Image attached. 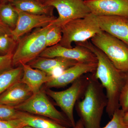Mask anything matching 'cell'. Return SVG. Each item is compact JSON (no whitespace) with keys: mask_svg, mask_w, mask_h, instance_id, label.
Here are the masks:
<instances>
[{"mask_svg":"<svg viewBox=\"0 0 128 128\" xmlns=\"http://www.w3.org/2000/svg\"><path fill=\"white\" fill-rule=\"evenodd\" d=\"M76 44L88 48L97 58V66L94 74L106 90L108 102L105 110L108 116L112 118L115 111L120 108V96L128 79V73L118 70L103 52L88 40Z\"/></svg>","mask_w":128,"mask_h":128,"instance_id":"6da1fadb","label":"cell"},{"mask_svg":"<svg viewBox=\"0 0 128 128\" xmlns=\"http://www.w3.org/2000/svg\"><path fill=\"white\" fill-rule=\"evenodd\" d=\"M94 73L88 75V83L84 95L75 105L84 128H100L102 117L107 105L104 88Z\"/></svg>","mask_w":128,"mask_h":128,"instance_id":"7a4b0ae2","label":"cell"},{"mask_svg":"<svg viewBox=\"0 0 128 128\" xmlns=\"http://www.w3.org/2000/svg\"><path fill=\"white\" fill-rule=\"evenodd\" d=\"M61 28L62 38L58 44L68 48H72L73 42L87 41L102 31L97 16L92 13L82 18L70 21Z\"/></svg>","mask_w":128,"mask_h":128,"instance_id":"3957f363","label":"cell"},{"mask_svg":"<svg viewBox=\"0 0 128 128\" xmlns=\"http://www.w3.org/2000/svg\"><path fill=\"white\" fill-rule=\"evenodd\" d=\"M50 27L49 24L36 28L30 34L19 39L13 54L12 66L17 67L22 64H28L39 57L47 48L46 35Z\"/></svg>","mask_w":128,"mask_h":128,"instance_id":"277c9868","label":"cell"},{"mask_svg":"<svg viewBox=\"0 0 128 128\" xmlns=\"http://www.w3.org/2000/svg\"><path fill=\"white\" fill-rule=\"evenodd\" d=\"M118 70L128 73V46L106 32L102 31L91 38Z\"/></svg>","mask_w":128,"mask_h":128,"instance_id":"5b68a950","label":"cell"},{"mask_svg":"<svg viewBox=\"0 0 128 128\" xmlns=\"http://www.w3.org/2000/svg\"><path fill=\"white\" fill-rule=\"evenodd\" d=\"M88 83V76L84 75L72 82L71 86L66 90L55 91L47 88L45 91L60 108L73 128L76 124L73 113L74 107L77 101L84 95Z\"/></svg>","mask_w":128,"mask_h":128,"instance_id":"8992f818","label":"cell"},{"mask_svg":"<svg viewBox=\"0 0 128 128\" xmlns=\"http://www.w3.org/2000/svg\"><path fill=\"white\" fill-rule=\"evenodd\" d=\"M14 108L18 111L45 117L64 126L73 128L65 115L56 108L42 89Z\"/></svg>","mask_w":128,"mask_h":128,"instance_id":"52a82bcc","label":"cell"},{"mask_svg":"<svg viewBox=\"0 0 128 128\" xmlns=\"http://www.w3.org/2000/svg\"><path fill=\"white\" fill-rule=\"evenodd\" d=\"M44 4L57 10L58 16L50 24L61 27L70 21L84 17L91 13L83 0H44Z\"/></svg>","mask_w":128,"mask_h":128,"instance_id":"ba28073f","label":"cell"},{"mask_svg":"<svg viewBox=\"0 0 128 128\" xmlns=\"http://www.w3.org/2000/svg\"><path fill=\"white\" fill-rule=\"evenodd\" d=\"M39 57L52 58L61 57L74 60L79 63H97L96 55L88 48L76 44L74 48H65L59 44L48 47Z\"/></svg>","mask_w":128,"mask_h":128,"instance_id":"9c48e42d","label":"cell"},{"mask_svg":"<svg viewBox=\"0 0 128 128\" xmlns=\"http://www.w3.org/2000/svg\"><path fill=\"white\" fill-rule=\"evenodd\" d=\"M17 10L18 19L16 27L12 30L11 34L17 42L22 36L32 29L46 26L56 18L54 16L36 15Z\"/></svg>","mask_w":128,"mask_h":128,"instance_id":"30bf717a","label":"cell"},{"mask_svg":"<svg viewBox=\"0 0 128 128\" xmlns=\"http://www.w3.org/2000/svg\"><path fill=\"white\" fill-rule=\"evenodd\" d=\"M97 63H78L64 70L57 76H53L51 80L44 84L46 88H60L72 83L82 76L95 72Z\"/></svg>","mask_w":128,"mask_h":128,"instance_id":"8fae6325","label":"cell"},{"mask_svg":"<svg viewBox=\"0 0 128 128\" xmlns=\"http://www.w3.org/2000/svg\"><path fill=\"white\" fill-rule=\"evenodd\" d=\"M91 13L96 16L128 17V0L84 1Z\"/></svg>","mask_w":128,"mask_h":128,"instance_id":"7c38bea8","label":"cell"},{"mask_svg":"<svg viewBox=\"0 0 128 128\" xmlns=\"http://www.w3.org/2000/svg\"><path fill=\"white\" fill-rule=\"evenodd\" d=\"M101 30L106 32L128 46V17L97 16Z\"/></svg>","mask_w":128,"mask_h":128,"instance_id":"4fadbf2b","label":"cell"},{"mask_svg":"<svg viewBox=\"0 0 128 128\" xmlns=\"http://www.w3.org/2000/svg\"><path fill=\"white\" fill-rule=\"evenodd\" d=\"M33 94L28 86L20 80L0 96V104L15 107L26 100Z\"/></svg>","mask_w":128,"mask_h":128,"instance_id":"5bb4252c","label":"cell"},{"mask_svg":"<svg viewBox=\"0 0 128 128\" xmlns=\"http://www.w3.org/2000/svg\"><path fill=\"white\" fill-rule=\"evenodd\" d=\"M78 63L74 60L61 57L49 58L37 57L28 64L32 68L44 72L50 75H54L53 72L57 69L64 70Z\"/></svg>","mask_w":128,"mask_h":128,"instance_id":"9a60e30c","label":"cell"},{"mask_svg":"<svg viewBox=\"0 0 128 128\" xmlns=\"http://www.w3.org/2000/svg\"><path fill=\"white\" fill-rule=\"evenodd\" d=\"M21 66L23 71L21 81L28 86L33 94L40 91L42 85L48 82L54 76L32 68L28 64H22Z\"/></svg>","mask_w":128,"mask_h":128,"instance_id":"2e32d148","label":"cell"},{"mask_svg":"<svg viewBox=\"0 0 128 128\" xmlns=\"http://www.w3.org/2000/svg\"><path fill=\"white\" fill-rule=\"evenodd\" d=\"M10 3L20 11L36 15L53 16L54 8L37 0H14Z\"/></svg>","mask_w":128,"mask_h":128,"instance_id":"e0dca14e","label":"cell"},{"mask_svg":"<svg viewBox=\"0 0 128 128\" xmlns=\"http://www.w3.org/2000/svg\"><path fill=\"white\" fill-rule=\"evenodd\" d=\"M18 119L26 125L34 128H71L48 118L21 111H18Z\"/></svg>","mask_w":128,"mask_h":128,"instance_id":"ac0fdd59","label":"cell"},{"mask_svg":"<svg viewBox=\"0 0 128 128\" xmlns=\"http://www.w3.org/2000/svg\"><path fill=\"white\" fill-rule=\"evenodd\" d=\"M22 66L4 72L0 74V96L12 85L21 80L23 75Z\"/></svg>","mask_w":128,"mask_h":128,"instance_id":"d6986e66","label":"cell"},{"mask_svg":"<svg viewBox=\"0 0 128 128\" xmlns=\"http://www.w3.org/2000/svg\"><path fill=\"white\" fill-rule=\"evenodd\" d=\"M18 17L17 10L10 2L0 4V20L12 30L16 27Z\"/></svg>","mask_w":128,"mask_h":128,"instance_id":"ffe728a7","label":"cell"},{"mask_svg":"<svg viewBox=\"0 0 128 128\" xmlns=\"http://www.w3.org/2000/svg\"><path fill=\"white\" fill-rule=\"evenodd\" d=\"M17 42L14 40L11 34H0V54L3 55L13 54Z\"/></svg>","mask_w":128,"mask_h":128,"instance_id":"44dd1931","label":"cell"},{"mask_svg":"<svg viewBox=\"0 0 128 128\" xmlns=\"http://www.w3.org/2000/svg\"><path fill=\"white\" fill-rule=\"evenodd\" d=\"M62 37L61 28L51 25L46 35V47H51L59 43Z\"/></svg>","mask_w":128,"mask_h":128,"instance_id":"7402d4cb","label":"cell"},{"mask_svg":"<svg viewBox=\"0 0 128 128\" xmlns=\"http://www.w3.org/2000/svg\"><path fill=\"white\" fill-rule=\"evenodd\" d=\"M124 113L121 108L117 109L112 116L111 120L102 128H128V126L124 121Z\"/></svg>","mask_w":128,"mask_h":128,"instance_id":"603a6c76","label":"cell"},{"mask_svg":"<svg viewBox=\"0 0 128 128\" xmlns=\"http://www.w3.org/2000/svg\"><path fill=\"white\" fill-rule=\"evenodd\" d=\"M18 110L14 107L0 104V120L9 121L18 119Z\"/></svg>","mask_w":128,"mask_h":128,"instance_id":"cb8c5ba5","label":"cell"},{"mask_svg":"<svg viewBox=\"0 0 128 128\" xmlns=\"http://www.w3.org/2000/svg\"><path fill=\"white\" fill-rule=\"evenodd\" d=\"M120 108L124 112H128V78L123 87L120 96Z\"/></svg>","mask_w":128,"mask_h":128,"instance_id":"d4e9b609","label":"cell"},{"mask_svg":"<svg viewBox=\"0 0 128 128\" xmlns=\"http://www.w3.org/2000/svg\"><path fill=\"white\" fill-rule=\"evenodd\" d=\"M13 54L0 55V74L12 68Z\"/></svg>","mask_w":128,"mask_h":128,"instance_id":"484cf974","label":"cell"},{"mask_svg":"<svg viewBox=\"0 0 128 128\" xmlns=\"http://www.w3.org/2000/svg\"><path fill=\"white\" fill-rule=\"evenodd\" d=\"M26 125L23 121L19 119L9 121L0 120V128H22Z\"/></svg>","mask_w":128,"mask_h":128,"instance_id":"4316f807","label":"cell"},{"mask_svg":"<svg viewBox=\"0 0 128 128\" xmlns=\"http://www.w3.org/2000/svg\"><path fill=\"white\" fill-rule=\"evenodd\" d=\"M12 30L11 28L0 20V34H11Z\"/></svg>","mask_w":128,"mask_h":128,"instance_id":"83f0119b","label":"cell"},{"mask_svg":"<svg viewBox=\"0 0 128 128\" xmlns=\"http://www.w3.org/2000/svg\"><path fill=\"white\" fill-rule=\"evenodd\" d=\"M74 128H84V125L80 119L76 123L75 127Z\"/></svg>","mask_w":128,"mask_h":128,"instance_id":"f1b7e54d","label":"cell"},{"mask_svg":"<svg viewBox=\"0 0 128 128\" xmlns=\"http://www.w3.org/2000/svg\"><path fill=\"white\" fill-rule=\"evenodd\" d=\"M124 120L125 123L128 126V112H124Z\"/></svg>","mask_w":128,"mask_h":128,"instance_id":"f546056e","label":"cell"},{"mask_svg":"<svg viewBox=\"0 0 128 128\" xmlns=\"http://www.w3.org/2000/svg\"><path fill=\"white\" fill-rule=\"evenodd\" d=\"M0 0L2 2H10L14 0Z\"/></svg>","mask_w":128,"mask_h":128,"instance_id":"4dcf8cb0","label":"cell"},{"mask_svg":"<svg viewBox=\"0 0 128 128\" xmlns=\"http://www.w3.org/2000/svg\"><path fill=\"white\" fill-rule=\"evenodd\" d=\"M32 128V127H31V126H28V125H26V126H24L23 128Z\"/></svg>","mask_w":128,"mask_h":128,"instance_id":"1f68e13d","label":"cell"},{"mask_svg":"<svg viewBox=\"0 0 128 128\" xmlns=\"http://www.w3.org/2000/svg\"><path fill=\"white\" fill-rule=\"evenodd\" d=\"M37 0L39 1L40 2H44V0Z\"/></svg>","mask_w":128,"mask_h":128,"instance_id":"d6a6232c","label":"cell"},{"mask_svg":"<svg viewBox=\"0 0 128 128\" xmlns=\"http://www.w3.org/2000/svg\"><path fill=\"white\" fill-rule=\"evenodd\" d=\"M84 1L89 0H83Z\"/></svg>","mask_w":128,"mask_h":128,"instance_id":"836d02e7","label":"cell"}]
</instances>
